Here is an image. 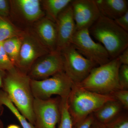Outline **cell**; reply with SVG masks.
I'll return each mask as SVG.
<instances>
[{"label": "cell", "mask_w": 128, "mask_h": 128, "mask_svg": "<svg viewBox=\"0 0 128 128\" xmlns=\"http://www.w3.org/2000/svg\"><path fill=\"white\" fill-rule=\"evenodd\" d=\"M0 105L6 106L9 108L18 120L23 128H35L21 113L10 100L8 94L0 89Z\"/></svg>", "instance_id": "obj_20"}, {"label": "cell", "mask_w": 128, "mask_h": 128, "mask_svg": "<svg viewBox=\"0 0 128 128\" xmlns=\"http://www.w3.org/2000/svg\"><path fill=\"white\" fill-rule=\"evenodd\" d=\"M0 128H4V124L2 120L0 119Z\"/></svg>", "instance_id": "obj_33"}, {"label": "cell", "mask_w": 128, "mask_h": 128, "mask_svg": "<svg viewBox=\"0 0 128 128\" xmlns=\"http://www.w3.org/2000/svg\"><path fill=\"white\" fill-rule=\"evenodd\" d=\"M60 98H34L33 112L36 128H56L61 117Z\"/></svg>", "instance_id": "obj_9"}, {"label": "cell", "mask_w": 128, "mask_h": 128, "mask_svg": "<svg viewBox=\"0 0 128 128\" xmlns=\"http://www.w3.org/2000/svg\"><path fill=\"white\" fill-rule=\"evenodd\" d=\"M121 65L117 57L106 64L95 67L84 80L76 84L98 94L112 95L114 92L122 89L118 79Z\"/></svg>", "instance_id": "obj_3"}, {"label": "cell", "mask_w": 128, "mask_h": 128, "mask_svg": "<svg viewBox=\"0 0 128 128\" xmlns=\"http://www.w3.org/2000/svg\"><path fill=\"white\" fill-rule=\"evenodd\" d=\"M22 30L12 23L9 18L0 16V43L11 38L21 36Z\"/></svg>", "instance_id": "obj_18"}, {"label": "cell", "mask_w": 128, "mask_h": 128, "mask_svg": "<svg viewBox=\"0 0 128 128\" xmlns=\"http://www.w3.org/2000/svg\"><path fill=\"white\" fill-rule=\"evenodd\" d=\"M106 128H128V117L120 115L108 123L105 124Z\"/></svg>", "instance_id": "obj_23"}, {"label": "cell", "mask_w": 128, "mask_h": 128, "mask_svg": "<svg viewBox=\"0 0 128 128\" xmlns=\"http://www.w3.org/2000/svg\"><path fill=\"white\" fill-rule=\"evenodd\" d=\"M112 95L121 104L124 109L128 110V90L123 89L118 90L114 92Z\"/></svg>", "instance_id": "obj_25"}, {"label": "cell", "mask_w": 128, "mask_h": 128, "mask_svg": "<svg viewBox=\"0 0 128 128\" xmlns=\"http://www.w3.org/2000/svg\"><path fill=\"white\" fill-rule=\"evenodd\" d=\"M70 5L76 31L89 29L100 16L95 0H73Z\"/></svg>", "instance_id": "obj_12"}, {"label": "cell", "mask_w": 128, "mask_h": 128, "mask_svg": "<svg viewBox=\"0 0 128 128\" xmlns=\"http://www.w3.org/2000/svg\"><path fill=\"white\" fill-rule=\"evenodd\" d=\"M118 57L121 64L128 65V48L122 52Z\"/></svg>", "instance_id": "obj_29"}, {"label": "cell", "mask_w": 128, "mask_h": 128, "mask_svg": "<svg viewBox=\"0 0 128 128\" xmlns=\"http://www.w3.org/2000/svg\"><path fill=\"white\" fill-rule=\"evenodd\" d=\"M123 109L121 104L114 99L105 102L92 114L95 120L105 124L119 116Z\"/></svg>", "instance_id": "obj_16"}, {"label": "cell", "mask_w": 128, "mask_h": 128, "mask_svg": "<svg viewBox=\"0 0 128 128\" xmlns=\"http://www.w3.org/2000/svg\"><path fill=\"white\" fill-rule=\"evenodd\" d=\"M61 117L58 128H72L73 122L68 110V98H60Z\"/></svg>", "instance_id": "obj_21"}, {"label": "cell", "mask_w": 128, "mask_h": 128, "mask_svg": "<svg viewBox=\"0 0 128 128\" xmlns=\"http://www.w3.org/2000/svg\"><path fill=\"white\" fill-rule=\"evenodd\" d=\"M114 99L112 95L98 94L74 84L68 98L73 125L94 113L105 102Z\"/></svg>", "instance_id": "obj_4"}, {"label": "cell", "mask_w": 128, "mask_h": 128, "mask_svg": "<svg viewBox=\"0 0 128 128\" xmlns=\"http://www.w3.org/2000/svg\"><path fill=\"white\" fill-rule=\"evenodd\" d=\"M72 0H44L41 6L45 16L56 22L60 12L70 4Z\"/></svg>", "instance_id": "obj_17"}, {"label": "cell", "mask_w": 128, "mask_h": 128, "mask_svg": "<svg viewBox=\"0 0 128 128\" xmlns=\"http://www.w3.org/2000/svg\"><path fill=\"white\" fill-rule=\"evenodd\" d=\"M117 25L126 32H128V11L123 16L114 20Z\"/></svg>", "instance_id": "obj_28"}, {"label": "cell", "mask_w": 128, "mask_h": 128, "mask_svg": "<svg viewBox=\"0 0 128 128\" xmlns=\"http://www.w3.org/2000/svg\"><path fill=\"white\" fill-rule=\"evenodd\" d=\"M10 11V0H0V16L9 18Z\"/></svg>", "instance_id": "obj_27"}, {"label": "cell", "mask_w": 128, "mask_h": 128, "mask_svg": "<svg viewBox=\"0 0 128 128\" xmlns=\"http://www.w3.org/2000/svg\"><path fill=\"white\" fill-rule=\"evenodd\" d=\"M31 28L50 52L56 51L57 32L55 22L45 16L34 24Z\"/></svg>", "instance_id": "obj_14"}, {"label": "cell", "mask_w": 128, "mask_h": 128, "mask_svg": "<svg viewBox=\"0 0 128 128\" xmlns=\"http://www.w3.org/2000/svg\"><path fill=\"white\" fill-rule=\"evenodd\" d=\"M118 79L121 89L128 90V65H121L118 70Z\"/></svg>", "instance_id": "obj_24"}, {"label": "cell", "mask_w": 128, "mask_h": 128, "mask_svg": "<svg viewBox=\"0 0 128 128\" xmlns=\"http://www.w3.org/2000/svg\"><path fill=\"white\" fill-rule=\"evenodd\" d=\"M95 119L93 114L73 124L72 128H90Z\"/></svg>", "instance_id": "obj_26"}, {"label": "cell", "mask_w": 128, "mask_h": 128, "mask_svg": "<svg viewBox=\"0 0 128 128\" xmlns=\"http://www.w3.org/2000/svg\"><path fill=\"white\" fill-rule=\"evenodd\" d=\"M10 17L20 23L32 26L45 16L39 0H10Z\"/></svg>", "instance_id": "obj_11"}, {"label": "cell", "mask_w": 128, "mask_h": 128, "mask_svg": "<svg viewBox=\"0 0 128 128\" xmlns=\"http://www.w3.org/2000/svg\"><path fill=\"white\" fill-rule=\"evenodd\" d=\"M2 86V77L1 74L0 73V88L1 89ZM4 108L3 106L0 105V116H1L3 114L4 112Z\"/></svg>", "instance_id": "obj_31"}, {"label": "cell", "mask_w": 128, "mask_h": 128, "mask_svg": "<svg viewBox=\"0 0 128 128\" xmlns=\"http://www.w3.org/2000/svg\"><path fill=\"white\" fill-rule=\"evenodd\" d=\"M101 15L114 20L128 11L126 0H95Z\"/></svg>", "instance_id": "obj_15"}, {"label": "cell", "mask_w": 128, "mask_h": 128, "mask_svg": "<svg viewBox=\"0 0 128 128\" xmlns=\"http://www.w3.org/2000/svg\"><path fill=\"white\" fill-rule=\"evenodd\" d=\"M89 31L91 36L105 48L111 60L118 57L128 48V32L114 20L101 14Z\"/></svg>", "instance_id": "obj_2"}, {"label": "cell", "mask_w": 128, "mask_h": 128, "mask_svg": "<svg viewBox=\"0 0 128 128\" xmlns=\"http://www.w3.org/2000/svg\"><path fill=\"white\" fill-rule=\"evenodd\" d=\"M55 22L57 32L56 51L60 52L71 44L76 31L70 4L60 12Z\"/></svg>", "instance_id": "obj_13"}, {"label": "cell", "mask_w": 128, "mask_h": 128, "mask_svg": "<svg viewBox=\"0 0 128 128\" xmlns=\"http://www.w3.org/2000/svg\"><path fill=\"white\" fill-rule=\"evenodd\" d=\"M90 128H106L104 124L100 123L95 120Z\"/></svg>", "instance_id": "obj_30"}, {"label": "cell", "mask_w": 128, "mask_h": 128, "mask_svg": "<svg viewBox=\"0 0 128 128\" xmlns=\"http://www.w3.org/2000/svg\"><path fill=\"white\" fill-rule=\"evenodd\" d=\"M6 128H20V126L15 124H11L8 125Z\"/></svg>", "instance_id": "obj_32"}, {"label": "cell", "mask_w": 128, "mask_h": 128, "mask_svg": "<svg viewBox=\"0 0 128 128\" xmlns=\"http://www.w3.org/2000/svg\"><path fill=\"white\" fill-rule=\"evenodd\" d=\"M21 38L19 57L15 67L27 74L36 60L50 52L42 44L31 28L23 30Z\"/></svg>", "instance_id": "obj_6"}, {"label": "cell", "mask_w": 128, "mask_h": 128, "mask_svg": "<svg viewBox=\"0 0 128 128\" xmlns=\"http://www.w3.org/2000/svg\"><path fill=\"white\" fill-rule=\"evenodd\" d=\"M30 84L34 98L46 100L54 95L61 99L68 98L74 83L62 72L44 80H31Z\"/></svg>", "instance_id": "obj_5"}, {"label": "cell", "mask_w": 128, "mask_h": 128, "mask_svg": "<svg viewBox=\"0 0 128 128\" xmlns=\"http://www.w3.org/2000/svg\"><path fill=\"white\" fill-rule=\"evenodd\" d=\"M21 36L13 37L2 43L4 50L15 66L19 57L22 44Z\"/></svg>", "instance_id": "obj_19"}, {"label": "cell", "mask_w": 128, "mask_h": 128, "mask_svg": "<svg viewBox=\"0 0 128 128\" xmlns=\"http://www.w3.org/2000/svg\"><path fill=\"white\" fill-rule=\"evenodd\" d=\"M64 71V62L61 53L50 52L38 59L27 73L32 80H40L51 77Z\"/></svg>", "instance_id": "obj_10"}, {"label": "cell", "mask_w": 128, "mask_h": 128, "mask_svg": "<svg viewBox=\"0 0 128 128\" xmlns=\"http://www.w3.org/2000/svg\"><path fill=\"white\" fill-rule=\"evenodd\" d=\"M14 67L0 43V72L9 71Z\"/></svg>", "instance_id": "obj_22"}, {"label": "cell", "mask_w": 128, "mask_h": 128, "mask_svg": "<svg viewBox=\"0 0 128 128\" xmlns=\"http://www.w3.org/2000/svg\"><path fill=\"white\" fill-rule=\"evenodd\" d=\"M2 89L28 121L34 126V98L31 89V79L16 67L9 71L0 72Z\"/></svg>", "instance_id": "obj_1"}, {"label": "cell", "mask_w": 128, "mask_h": 128, "mask_svg": "<svg viewBox=\"0 0 128 128\" xmlns=\"http://www.w3.org/2000/svg\"><path fill=\"white\" fill-rule=\"evenodd\" d=\"M70 44L81 54L95 62L98 66L106 64L111 60L104 47L92 39L89 29L76 31Z\"/></svg>", "instance_id": "obj_8"}, {"label": "cell", "mask_w": 128, "mask_h": 128, "mask_svg": "<svg viewBox=\"0 0 128 128\" xmlns=\"http://www.w3.org/2000/svg\"><path fill=\"white\" fill-rule=\"evenodd\" d=\"M60 52L63 58L64 72L75 84L84 80L92 70L98 66L81 54L71 44Z\"/></svg>", "instance_id": "obj_7"}]
</instances>
